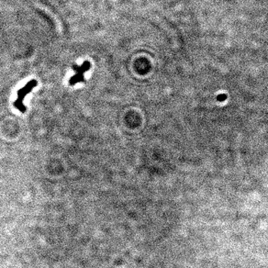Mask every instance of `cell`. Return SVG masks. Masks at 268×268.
<instances>
[{
    "instance_id": "cell-1",
    "label": "cell",
    "mask_w": 268,
    "mask_h": 268,
    "mask_svg": "<svg viewBox=\"0 0 268 268\" xmlns=\"http://www.w3.org/2000/svg\"><path fill=\"white\" fill-rule=\"evenodd\" d=\"M36 80H31L29 82L27 83L26 85L21 88L19 91H18V98L17 100L14 102V107H15L18 110H20L21 113H24L26 111V107L25 105L23 104L24 101V98L26 97L27 95L29 93H31V90L34 88H36L37 86Z\"/></svg>"
},
{
    "instance_id": "cell-2",
    "label": "cell",
    "mask_w": 268,
    "mask_h": 268,
    "mask_svg": "<svg viewBox=\"0 0 268 268\" xmlns=\"http://www.w3.org/2000/svg\"><path fill=\"white\" fill-rule=\"evenodd\" d=\"M90 62L88 61H85L83 62L82 65H77V64H73V69L75 70L76 75L70 78L69 80V85L70 86H75L78 83H82L85 81V77H84V74L86 72H88V70L90 69Z\"/></svg>"
}]
</instances>
